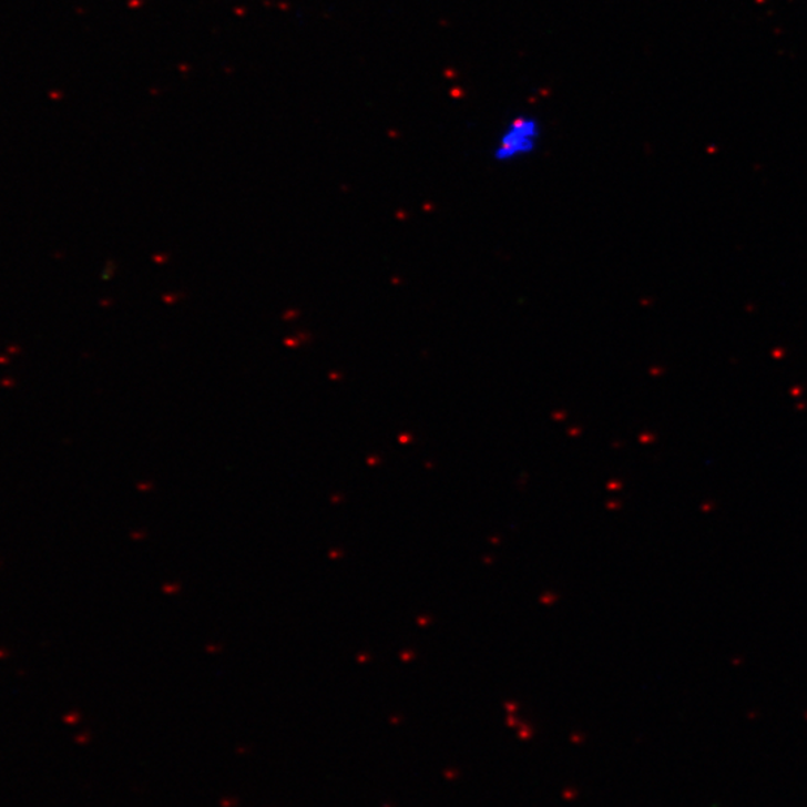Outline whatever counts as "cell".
Wrapping results in <instances>:
<instances>
[{
  "mask_svg": "<svg viewBox=\"0 0 807 807\" xmlns=\"http://www.w3.org/2000/svg\"><path fill=\"white\" fill-rule=\"evenodd\" d=\"M542 140V122L532 114H518L509 120L497 136L492 159L500 165L523 161L537 153Z\"/></svg>",
  "mask_w": 807,
  "mask_h": 807,
  "instance_id": "1",
  "label": "cell"
}]
</instances>
